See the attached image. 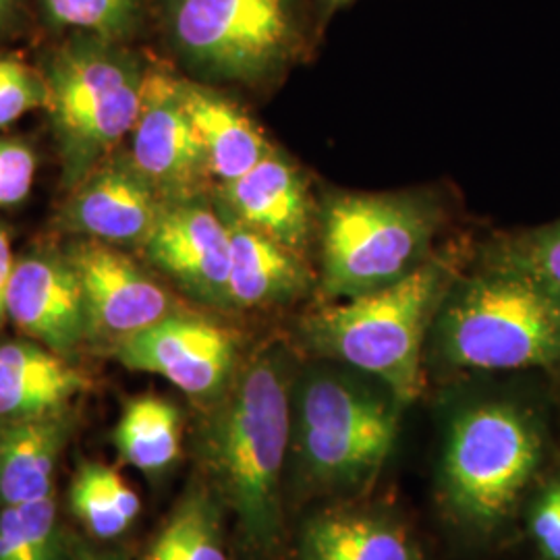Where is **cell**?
<instances>
[{"mask_svg": "<svg viewBox=\"0 0 560 560\" xmlns=\"http://www.w3.org/2000/svg\"><path fill=\"white\" fill-rule=\"evenodd\" d=\"M150 62L131 44L71 34L42 57L48 115L60 156V187L71 191L131 136Z\"/></svg>", "mask_w": 560, "mask_h": 560, "instance_id": "1", "label": "cell"}, {"mask_svg": "<svg viewBox=\"0 0 560 560\" xmlns=\"http://www.w3.org/2000/svg\"><path fill=\"white\" fill-rule=\"evenodd\" d=\"M453 279V258L432 256L405 279L310 314L303 337L322 355L378 378L407 405L423 388V342Z\"/></svg>", "mask_w": 560, "mask_h": 560, "instance_id": "2", "label": "cell"}, {"mask_svg": "<svg viewBox=\"0 0 560 560\" xmlns=\"http://www.w3.org/2000/svg\"><path fill=\"white\" fill-rule=\"evenodd\" d=\"M162 38L203 83L256 85L300 62L316 36L310 0H156Z\"/></svg>", "mask_w": 560, "mask_h": 560, "instance_id": "3", "label": "cell"}, {"mask_svg": "<svg viewBox=\"0 0 560 560\" xmlns=\"http://www.w3.org/2000/svg\"><path fill=\"white\" fill-rule=\"evenodd\" d=\"M436 340L463 370H560V295L515 268L488 264L451 284Z\"/></svg>", "mask_w": 560, "mask_h": 560, "instance_id": "4", "label": "cell"}, {"mask_svg": "<svg viewBox=\"0 0 560 560\" xmlns=\"http://www.w3.org/2000/svg\"><path fill=\"white\" fill-rule=\"evenodd\" d=\"M291 432V376L284 355L270 349L252 361L210 432V460L245 536L275 540L279 480Z\"/></svg>", "mask_w": 560, "mask_h": 560, "instance_id": "5", "label": "cell"}, {"mask_svg": "<svg viewBox=\"0 0 560 560\" xmlns=\"http://www.w3.org/2000/svg\"><path fill=\"white\" fill-rule=\"evenodd\" d=\"M439 226L423 194H330L320 210L322 293L351 300L405 279L432 258Z\"/></svg>", "mask_w": 560, "mask_h": 560, "instance_id": "6", "label": "cell"}, {"mask_svg": "<svg viewBox=\"0 0 560 560\" xmlns=\"http://www.w3.org/2000/svg\"><path fill=\"white\" fill-rule=\"evenodd\" d=\"M538 425L506 400L463 409L444 451V492L460 517L478 525L506 520L540 467Z\"/></svg>", "mask_w": 560, "mask_h": 560, "instance_id": "7", "label": "cell"}, {"mask_svg": "<svg viewBox=\"0 0 560 560\" xmlns=\"http://www.w3.org/2000/svg\"><path fill=\"white\" fill-rule=\"evenodd\" d=\"M395 397L382 399L360 382L314 372L298 400L303 457L312 474L332 483H355L376 474L399 428Z\"/></svg>", "mask_w": 560, "mask_h": 560, "instance_id": "8", "label": "cell"}, {"mask_svg": "<svg viewBox=\"0 0 560 560\" xmlns=\"http://www.w3.org/2000/svg\"><path fill=\"white\" fill-rule=\"evenodd\" d=\"M180 80L164 65L148 67L129 161L164 203L206 196L212 175L183 102Z\"/></svg>", "mask_w": 560, "mask_h": 560, "instance_id": "9", "label": "cell"}, {"mask_svg": "<svg viewBox=\"0 0 560 560\" xmlns=\"http://www.w3.org/2000/svg\"><path fill=\"white\" fill-rule=\"evenodd\" d=\"M65 254L81 280L90 345H101L113 353L122 340L179 312L161 280L120 247L73 240Z\"/></svg>", "mask_w": 560, "mask_h": 560, "instance_id": "10", "label": "cell"}, {"mask_svg": "<svg viewBox=\"0 0 560 560\" xmlns=\"http://www.w3.org/2000/svg\"><path fill=\"white\" fill-rule=\"evenodd\" d=\"M237 335L219 322L175 312L122 340L113 355L129 370L159 374L194 399L221 395L237 361Z\"/></svg>", "mask_w": 560, "mask_h": 560, "instance_id": "11", "label": "cell"}, {"mask_svg": "<svg viewBox=\"0 0 560 560\" xmlns=\"http://www.w3.org/2000/svg\"><path fill=\"white\" fill-rule=\"evenodd\" d=\"M140 252L187 295L226 307L231 231L217 201L201 196L164 203L161 219Z\"/></svg>", "mask_w": 560, "mask_h": 560, "instance_id": "12", "label": "cell"}, {"mask_svg": "<svg viewBox=\"0 0 560 560\" xmlns=\"http://www.w3.org/2000/svg\"><path fill=\"white\" fill-rule=\"evenodd\" d=\"M162 210L164 200L141 177L127 152L117 150L67 191L55 224L75 240L141 249Z\"/></svg>", "mask_w": 560, "mask_h": 560, "instance_id": "13", "label": "cell"}, {"mask_svg": "<svg viewBox=\"0 0 560 560\" xmlns=\"http://www.w3.org/2000/svg\"><path fill=\"white\" fill-rule=\"evenodd\" d=\"M7 314L27 339L67 360L90 345L81 280L65 249L38 247L15 260Z\"/></svg>", "mask_w": 560, "mask_h": 560, "instance_id": "14", "label": "cell"}, {"mask_svg": "<svg viewBox=\"0 0 560 560\" xmlns=\"http://www.w3.org/2000/svg\"><path fill=\"white\" fill-rule=\"evenodd\" d=\"M217 206L226 219L298 254L312 241L316 212L310 185L300 166L277 148L240 179L219 185Z\"/></svg>", "mask_w": 560, "mask_h": 560, "instance_id": "15", "label": "cell"}, {"mask_svg": "<svg viewBox=\"0 0 560 560\" xmlns=\"http://www.w3.org/2000/svg\"><path fill=\"white\" fill-rule=\"evenodd\" d=\"M73 428L69 407L0 420V509L52 494L55 471Z\"/></svg>", "mask_w": 560, "mask_h": 560, "instance_id": "16", "label": "cell"}, {"mask_svg": "<svg viewBox=\"0 0 560 560\" xmlns=\"http://www.w3.org/2000/svg\"><path fill=\"white\" fill-rule=\"evenodd\" d=\"M88 388L80 368L40 342H0V420L59 411Z\"/></svg>", "mask_w": 560, "mask_h": 560, "instance_id": "17", "label": "cell"}, {"mask_svg": "<svg viewBox=\"0 0 560 560\" xmlns=\"http://www.w3.org/2000/svg\"><path fill=\"white\" fill-rule=\"evenodd\" d=\"M226 222L231 231L226 307H268L298 300L310 291L314 275L301 254L241 222Z\"/></svg>", "mask_w": 560, "mask_h": 560, "instance_id": "18", "label": "cell"}, {"mask_svg": "<svg viewBox=\"0 0 560 560\" xmlns=\"http://www.w3.org/2000/svg\"><path fill=\"white\" fill-rule=\"evenodd\" d=\"M180 92L219 185L240 179L275 148L258 122L210 83L183 78Z\"/></svg>", "mask_w": 560, "mask_h": 560, "instance_id": "19", "label": "cell"}, {"mask_svg": "<svg viewBox=\"0 0 560 560\" xmlns=\"http://www.w3.org/2000/svg\"><path fill=\"white\" fill-rule=\"evenodd\" d=\"M303 560H416L405 532L365 513H330L312 521L301 544Z\"/></svg>", "mask_w": 560, "mask_h": 560, "instance_id": "20", "label": "cell"}, {"mask_svg": "<svg viewBox=\"0 0 560 560\" xmlns=\"http://www.w3.org/2000/svg\"><path fill=\"white\" fill-rule=\"evenodd\" d=\"M180 420L173 402L161 397L131 399L115 428L120 457L145 474H156L179 457Z\"/></svg>", "mask_w": 560, "mask_h": 560, "instance_id": "21", "label": "cell"}, {"mask_svg": "<svg viewBox=\"0 0 560 560\" xmlns=\"http://www.w3.org/2000/svg\"><path fill=\"white\" fill-rule=\"evenodd\" d=\"M71 509L92 536L110 540L140 515V499L113 467L85 463L71 483Z\"/></svg>", "mask_w": 560, "mask_h": 560, "instance_id": "22", "label": "cell"}, {"mask_svg": "<svg viewBox=\"0 0 560 560\" xmlns=\"http://www.w3.org/2000/svg\"><path fill=\"white\" fill-rule=\"evenodd\" d=\"M42 21L60 36L83 34L106 40H131L145 20L143 0H38Z\"/></svg>", "mask_w": 560, "mask_h": 560, "instance_id": "23", "label": "cell"}, {"mask_svg": "<svg viewBox=\"0 0 560 560\" xmlns=\"http://www.w3.org/2000/svg\"><path fill=\"white\" fill-rule=\"evenodd\" d=\"M55 497L0 509V560H62Z\"/></svg>", "mask_w": 560, "mask_h": 560, "instance_id": "24", "label": "cell"}, {"mask_svg": "<svg viewBox=\"0 0 560 560\" xmlns=\"http://www.w3.org/2000/svg\"><path fill=\"white\" fill-rule=\"evenodd\" d=\"M145 560H229L210 502L201 497L183 502Z\"/></svg>", "mask_w": 560, "mask_h": 560, "instance_id": "25", "label": "cell"}, {"mask_svg": "<svg viewBox=\"0 0 560 560\" xmlns=\"http://www.w3.org/2000/svg\"><path fill=\"white\" fill-rule=\"evenodd\" d=\"M486 261L525 272L560 295V219L497 241Z\"/></svg>", "mask_w": 560, "mask_h": 560, "instance_id": "26", "label": "cell"}, {"mask_svg": "<svg viewBox=\"0 0 560 560\" xmlns=\"http://www.w3.org/2000/svg\"><path fill=\"white\" fill-rule=\"evenodd\" d=\"M48 98V83L40 69L13 55H0V129L32 110L46 108Z\"/></svg>", "mask_w": 560, "mask_h": 560, "instance_id": "27", "label": "cell"}, {"mask_svg": "<svg viewBox=\"0 0 560 560\" xmlns=\"http://www.w3.org/2000/svg\"><path fill=\"white\" fill-rule=\"evenodd\" d=\"M38 171L34 148L21 138H0V210L27 200Z\"/></svg>", "mask_w": 560, "mask_h": 560, "instance_id": "28", "label": "cell"}, {"mask_svg": "<svg viewBox=\"0 0 560 560\" xmlns=\"http://www.w3.org/2000/svg\"><path fill=\"white\" fill-rule=\"evenodd\" d=\"M532 532L546 559L560 560V483L550 486L536 504Z\"/></svg>", "mask_w": 560, "mask_h": 560, "instance_id": "29", "label": "cell"}, {"mask_svg": "<svg viewBox=\"0 0 560 560\" xmlns=\"http://www.w3.org/2000/svg\"><path fill=\"white\" fill-rule=\"evenodd\" d=\"M13 268H15V256L11 252V233L0 222V328L4 326V322L9 320L7 298H9Z\"/></svg>", "mask_w": 560, "mask_h": 560, "instance_id": "30", "label": "cell"}, {"mask_svg": "<svg viewBox=\"0 0 560 560\" xmlns=\"http://www.w3.org/2000/svg\"><path fill=\"white\" fill-rule=\"evenodd\" d=\"M23 0H0V36L15 23Z\"/></svg>", "mask_w": 560, "mask_h": 560, "instance_id": "31", "label": "cell"}, {"mask_svg": "<svg viewBox=\"0 0 560 560\" xmlns=\"http://www.w3.org/2000/svg\"><path fill=\"white\" fill-rule=\"evenodd\" d=\"M353 2H355V0H314L316 11H318L322 21L332 18L337 11L349 7V4H353Z\"/></svg>", "mask_w": 560, "mask_h": 560, "instance_id": "32", "label": "cell"}, {"mask_svg": "<svg viewBox=\"0 0 560 560\" xmlns=\"http://www.w3.org/2000/svg\"><path fill=\"white\" fill-rule=\"evenodd\" d=\"M69 560H104L98 557V555H94V552H90V550H75L73 552V557Z\"/></svg>", "mask_w": 560, "mask_h": 560, "instance_id": "33", "label": "cell"}]
</instances>
